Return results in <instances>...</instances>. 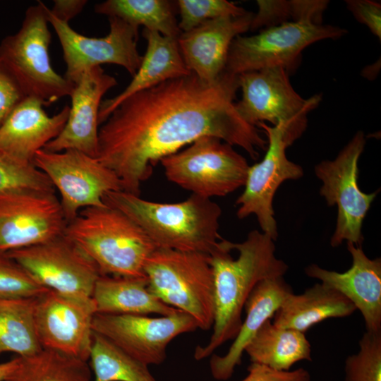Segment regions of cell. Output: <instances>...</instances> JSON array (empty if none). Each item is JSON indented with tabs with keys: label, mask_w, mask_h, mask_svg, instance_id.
I'll use <instances>...</instances> for the list:
<instances>
[{
	"label": "cell",
	"mask_w": 381,
	"mask_h": 381,
	"mask_svg": "<svg viewBox=\"0 0 381 381\" xmlns=\"http://www.w3.org/2000/svg\"><path fill=\"white\" fill-rule=\"evenodd\" d=\"M47 18L60 42L66 65L64 76L68 81L75 84L83 73L103 64L122 66L132 77L138 70L143 59L137 49L138 30L125 21L109 17L108 35L91 37L55 18L49 8Z\"/></svg>",
	"instance_id": "cell-13"
},
{
	"label": "cell",
	"mask_w": 381,
	"mask_h": 381,
	"mask_svg": "<svg viewBox=\"0 0 381 381\" xmlns=\"http://www.w3.org/2000/svg\"><path fill=\"white\" fill-rule=\"evenodd\" d=\"M16 188L55 192L49 179L34 163L20 161L0 152V192Z\"/></svg>",
	"instance_id": "cell-33"
},
{
	"label": "cell",
	"mask_w": 381,
	"mask_h": 381,
	"mask_svg": "<svg viewBox=\"0 0 381 381\" xmlns=\"http://www.w3.org/2000/svg\"><path fill=\"white\" fill-rule=\"evenodd\" d=\"M147 284L146 277L100 275L91 296L96 313L164 316L179 311L150 293Z\"/></svg>",
	"instance_id": "cell-25"
},
{
	"label": "cell",
	"mask_w": 381,
	"mask_h": 381,
	"mask_svg": "<svg viewBox=\"0 0 381 381\" xmlns=\"http://www.w3.org/2000/svg\"><path fill=\"white\" fill-rule=\"evenodd\" d=\"M248 375L242 381H311L310 373L304 368L277 370L266 365L251 363Z\"/></svg>",
	"instance_id": "cell-38"
},
{
	"label": "cell",
	"mask_w": 381,
	"mask_h": 381,
	"mask_svg": "<svg viewBox=\"0 0 381 381\" xmlns=\"http://www.w3.org/2000/svg\"><path fill=\"white\" fill-rule=\"evenodd\" d=\"M365 145L364 133L358 131L334 159L322 161L315 167L322 183L320 195L329 206L337 207V224L330 238L333 248L344 241L362 246L363 219L378 192L365 193L358 185V159Z\"/></svg>",
	"instance_id": "cell-9"
},
{
	"label": "cell",
	"mask_w": 381,
	"mask_h": 381,
	"mask_svg": "<svg viewBox=\"0 0 381 381\" xmlns=\"http://www.w3.org/2000/svg\"><path fill=\"white\" fill-rule=\"evenodd\" d=\"M143 36L147 41V49L140 66L128 85L116 96L102 100L98 121L103 123L114 109L130 96L152 87L164 81L188 75L181 54L177 38L143 29Z\"/></svg>",
	"instance_id": "cell-23"
},
{
	"label": "cell",
	"mask_w": 381,
	"mask_h": 381,
	"mask_svg": "<svg viewBox=\"0 0 381 381\" xmlns=\"http://www.w3.org/2000/svg\"><path fill=\"white\" fill-rule=\"evenodd\" d=\"M47 7L41 1L28 7L21 27L0 43V61L13 74L26 97L49 106L70 96L74 83L59 74L49 56L51 32Z\"/></svg>",
	"instance_id": "cell-6"
},
{
	"label": "cell",
	"mask_w": 381,
	"mask_h": 381,
	"mask_svg": "<svg viewBox=\"0 0 381 381\" xmlns=\"http://www.w3.org/2000/svg\"><path fill=\"white\" fill-rule=\"evenodd\" d=\"M274 253V241L258 230L251 231L241 243L224 239L219 242L210 255L214 280L213 332L205 346L195 348L196 360L211 356L236 337L243 322L245 303L260 281L283 277L287 272V264Z\"/></svg>",
	"instance_id": "cell-2"
},
{
	"label": "cell",
	"mask_w": 381,
	"mask_h": 381,
	"mask_svg": "<svg viewBox=\"0 0 381 381\" xmlns=\"http://www.w3.org/2000/svg\"><path fill=\"white\" fill-rule=\"evenodd\" d=\"M37 298H0V354L25 357L43 349L35 323Z\"/></svg>",
	"instance_id": "cell-28"
},
{
	"label": "cell",
	"mask_w": 381,
	"mask_h": 381,
	"mask_svg": "<svg viewBox=\"0 0 381 381\" xmlns=\"http://www.w3.org/2000/svg\"><path fill=\"white\" fill-rule=\"evenodd\" d=\"M89 360L94 373L92 381H157L148 365L95 332Z\"/></svg>",
	"instance_id": "cell-30"
},
{
	"label": "cell",
	"mask_w": 381,
	"mask_h": 381,
	"mask_svg": "<svg viewBox=\"0 0 381 381\" xmlns=\"http://www.w3.org/2000/svg\"><path fill=\"white\" fill-rule=\"evenodd\" d=\"M144 273L148 290L158 299L193 317L198 328L212 327L214 280L209 255L157 248Z\"/></svg>",
	"instance_id": "cell-5"
},
{
	"label": "cell",
	"mask_w": 381,
	"mask_h": 381,
	"mask_svg": "<svg viewBox=\"0 0 381 381\" xmlns=\"http://www.w3.org/2000/svg\"><path fill=\"white\" fill-rule=\"evenodd\" d=\"M18 363L16 357L9 361L0 363V381H5L9 375L13 371Z\"/></svg>",
	"instance_id": "cell-40"
},
{
	"label": "cell",
	"mask_w": 381,
	"mask_h": 381,
	"mask_svg": "<svg viewBox=\"0 0 381 381\" xmlns=\"http://www.w3.org/2000/svg\"><path fill=\"white\" fill-rule=\"evenodd\" d=\"M159 162L169 181L209 199L226 196L243 186L249 168L232 145L211 136L201 137Z\"/></svg>",
	"instance_id": "cell-7"
},
{
	"label": "cell",
	"mask_w": 381,
	"mask_h": 381,
	"mask_svg": "<svg viewBox=\"0 0 381 381\" xmlns=\"http://www.w3.org/2000/svg\"><path fill=\"white\" fill-rule=\"evenodd\" d=\"M250 30H255L302 18L301 0H258Z\"/></svg>",
	"instance_id": "cell-35"
},
{
	"label": "cell",
	"mask_w": 381,
	"mask_h": 381,
	"mask_svg": "<svg viewBox=\"0 0 381 381\" xmlns=\"http://www.w3.org/2000/svg\"><path fill=\"white\" fill-rule=\"evenodd\" d=\"M176 3L167 0H107L95 6V11L118 18L135 30L139 26L177 38L181 33L175 16Z\"/></svg>",
	"instance_id": "cell-27"
},
{
	"label": "cell",
	"mask_w": 381,
	"mask_h": 381,
	"mask_svg": "<svg viewBox=\"0 0 381 381\" xmlns=\"http://www.w3.org/2000/svg\"><path fill=\"white\" fill-rule=\"evenodd\" d=\"M347 30L309 20L284 23L251 36H237L228 54L225 72L238 75L267 68L280 67L289 73L299 64L302 52L326 39H337Z\"/></svg>",
	"instance_id": "cell-8"
},
{
	"label": "cell",
	"mask_w": 381,
	"mask_h": 381,
	"mask_svg": "<svg viewBox=\"0 0 381 381\" xmlns=\"http://www.w3.org/2000/svg\"><path fill=\"white\" fill-rule=\"evenodd\" d=\"M116 85V78L106 73L101 66L83 73L69 96L71 104L64 128L44 150L49 152L76 150L97 157L98 115L102 99Z\"/></svg>",
	"instance_id": "cell-18"
},
{
	"label": "cell",
	"mask_w": 381,
	"mask_h": 381,
	"mask_svg": "<svg viewBox=\"0 0 381 381\" xmlns=\"http://www.w3.org/2000/svg\"><path fill=\"white\" fill-rule=\"evenodd\" d=\"M5 253L42 286L61 293L91 296L101 275L95 262L64 234Z\"/></svg>",
	"instance_id": "cell-16"
},
{
	"label": "cell",
	"mask_w": 381,
	"mask_h": 381,
	"mask_svg": "<svg viewBox=\"0 0 381 381\" xmlns=\"http://www.w3.org/2000/svg\"><path fill=\"white\" fill-rule=\"evenodd\" d=\"M67 225L55 192L16 188L0 192V252L44 243Z\"/></svg>",
	"instance_id": "cell-14"
},
{
	"label": "cell",
	"mask_w": 381,
	"mask_h": 381,
	"mask_svg": "<svg viewBox=\"0 0 381 381\" xmlns=\"http://www.w3.org/2000/svg\"><path fill=\"white\" fill-rule=\"evenodd\" d=\"M25 97L13 74L0 61V126Z\"/></svg>",
	"instance_id": "cell-36"
},
{
	"label": "cell",
	"mask_w": 381,
	"mask_h": 381,
	"mask_svg": "<svg viewBox=\"0 0 381 381\" xmlns=\"http://www.w3.org/2000/svg\"><path fill=\"white\" fill-rule=\"evenodd\" d=\"M238 89V75L224 71L208 83L190 72L137 92L101 124L96 158L115 173L123 190L138 195L157 162L203 136L257 159L267 141L237 111Z\"/></svg>",
	"instance_id": "cell-1"
},
{
	"label": "cell",
	"mask_w": 381,
	"mask_h": 381,
	"mask_svg": "<svg viewBox=\"0 0 381 381\" xmlns=\"http://www.w3.org/2000/svg\"><path fill=\"white\" fill-rule=\"evenodd\" d=\"M39 99L25 97L0 126V152L20 161L32 162L36 152L56 138L69 113L64 106L49 116Z\"/></svg>",
	"instance_id": "cell-21"
},
{
	"label": "cell",
	"mask_w": 381,
	"mask_h": 381,
	"mask_svg": "<svg viewBox=\"0 0 381 381\" xmlns=\"http://www.w3.org/2000/svg\"><path fill=\"white\" fill-rule=\"evenodd\" d=\"M291 293V286L283 277L264 279L255 286L244 305L245 320L228 351L211 357L210 366L214 379L226 380L231 377L250 341Z\"/></svg>",
	"instance_id": "cell-22"
},
{
	"label": "cell",
	"mask_w": 381,
	"mask_h": 381,
	"mask_svg": "<svg viewBox=\"0 0 381 381\" xmlns=\"http://www.w3.org/2000/svg\"><path fill=\"white\" fill-rule=\"evenodd\" d=\"M64 234L95 262L101 275L145 277V264L157 248L134 221L107 205L80 210Z\"/></svg>",
	"instance_id": "cell-4"
},
{
	"label": "cell",
	"mask_w": 381,
	"mask_h": 381,
	"mask_svg": "<svg viewBox=\"0 0 381 381\" xmlns=\"http://www.w3.org/2000/svg\"><path fill=\"white\" fill-rule=\"evenodd\" d=\"M92 328L93 332L149 365L163 363L168 344L177 336L193 332L198 326L193 317L179 310L158 318L96 313Z\"/></svg>",
	"instance_id": "cell-15"
},
{
	"label": "cell",
	"mask_w": 381,
	"mask_h": 381,
	"mask_svg": "<svg viewBox=\"0 0 381 381\" xmlns=\"http://www.w3.org/2000/svg\"><path fill=\"white\" fill-rule=\"evenodd\" d=\"M18 358L17 366L5 381H92L87 361L55 350L43 348Z\"/></svg>",
	"instance_id": "cell-29"
},
{
	"label": "cell",
	"mask_w": 381,
	"mask_h": 381,
	"mask_svg": "<svg viewBox=\"0 0 381 381\" xmlns=\"http://www.w3.org/2000/svg\"><path fill=\"white\" fill-rule=\"evenodd\" d=\"M33 163L58 190L67 223L83 209L105 206L107 193L123 190L113 171L96 157L76 150L49 152L42 149L36 152Z\"/></svg>",
	"instance_id": "cell-11"
},
{
	"label": "cell",
	"mask_w": 381,
	"mask_h": 381,
	"mask_svg": "<svg viewBox=\"0 0 381 381\" xmlns=\"http://www.w3.org/2000/svg\"><path fill=\"white\" fill-rule=\"evenodd\" d=\"M49 290L6 253L0 252V298L39 297Z\"/></svg>",
	"instance_id": "cell-34"
},
{
	"label": "cell",
	"mask_w": 381,
	"mask_h": 381,
	"mask_svg": "<svg viewBox=\"0 0 381 381\" xmlns=\"http://www.w3.org/2000/svg\"><path fill=\"white\" fill-rule=\"evenodd\" d=\"M252 363L277 370H289L301 361H312L311 345L305 333L275 326L267 320L245 349Z\"/></svg>",
	"instance_id": "cell-26"
},
{
	"label": "cell",
	"mask_w": 381,
	"mask_h": 381,
	"mask_svg": "<svg viewBox=\"0 0 381 381\" xmlns=\"http://www.w3.org/2000/svg\"><path fill=\"white\" fill-rule=\"evenodd\" d=\"M241 98L237 111L249 124L257 127L268 121L283 123L301 135L307 126L308 114L320 102V95L303 98L290 83L289 73L280 67L267 68L238 75Z\"/></svg>",
	"instance_id": "cell-12"
},
{
	"label": "cell",
	"mask_w": 381,
	"mask_h": 381,
	"mask_svg": "<svg viewBox=\"0 0 381 381\" xmlns=\"http://www.w3.org/2000/svg\"><path fill=\"white\" fill-rule=\"evenodd\" d=\"M104 202L134 221L157 248L210 255L222 239V210L209 198L191 194L181 202H158L118 190L107 193Z\"/></svg>",
	"instance_id": "cell-3"
},
{
	"label": "cell",
	"mask_w": 381,
	"mask_h": 381,
	"mask_svg": "<svg viewBox=\"0 0 381 381\" xmlns=\"http://www.w3.org/2000/svg\"><path fill=\"white\" fill-rule=\"evenodd\" d=\"M344 362V381H381V332H365Z\"/></svg>",
	"instance_id": "cell-31"
},
{
	"label": "cell",
	"mask_w": 381,
	"mask_h": 381,
	"mask_svg": "<svg viewBox=\"0 0 381 381\" xmlns=\"http://www.w3.org/2000/svg\"><path fill=\"white\" fill-rule=\"evenodd\" d=\"M355 306L334 288L321 282L300 294H290L273 315L279 327L306 332L314 325L331 318L352 315Z\"/></svg>",
	"instance_id": "cell-24"
},
{
	"label": "cell",
	"mask_w": 381,
	"mask_h": 381,
	"mask_svg": "<svg viewBox=\"0 0 381 381\" xmlns=\"http://www.w3.org/2000/svg\"><path fill=\"white\" fill-rule=\"evenodd\" d=\"M253 14L210 20L181 32L177 42L187 68L204 82L217 80L225 71L233 40L250 30Z\"/></svg>",
	"instance_id": "cell-19"
},
{
	"label": "cell",
	"mask_w": 381,
	"mask_h": 381,
	"mask_svg": "<svg viewBox=\"0 0 381 381\" xmlns=\"http://www.w3.org/2000/svg\"><path fill=\"white\" fill-rule=\"evenodd\" d=\"M348 10L361 23L381 39V4L371 0H346Z\"/></svg>",
	"instance_id": "cell-37"
},
{
	"label": "cell",
	"mask_w": 381,
	"mask_h": 381,
	"mask_svg": "<svg viewBox=\"0 0 381 381\" xmlns=\"http://www.w3.org/2000/svg\"><path fill=\"white\" fill-rule=\"evenodd\" d=\"M258 127L267 136L266 152L260 162L249 166L244 190L236 201V215L238 219L255 215L261 231L275 241L278 231L272 205L274 194L284 181L299 179L303 175L302 167L286 155V148L301 135L283 123H260Z\"/></svg>",
	"instance_id": "cell-10"
},
{
	"label": "cell",
	"mask_w": 381,
	"mask_h": 381,
	"mask_svg": "<svg viewBox=\"0 0 381 381\" xmlns=\"http://www.w3.org/2000/svg\"><path fill=\"white\" fill-rule=\"evenodd\" d=\"M87 4L86 0H54L49 12L62 22L69 21L78 16Z\"/></svg>",
	"instance_id": "cell-39"
},
{
	"label": "cell",
	"mask_w": 381,
	"mask_h": 381,
	"mask_svg": "<svg viewBox=\"0 0 381 381\" xmlns=\"http://www.w3.org/2000/svg\"><path fill=\"white\" fill-rule=\"evenodd\" d=\"M351 267L344 272L308 265L304 271L311 278L334 288L346 297L363 317L366 332H381V259L369 258L362 246L347 242Z\"/></svg>",
	"instance_id": "cell-20"
},
{
	"label": "cell",
	"mask_w": 381,
	"mask_h": 381,
	"mask_svg": "<svg viewBox=\"0 0 381 381\" xmlns=\"http://www.w3.org/2000/svg\"><path fill=\"white\" fill-rule=\"evenodd\" d=\"M96 313L91 296L49 289L37 298L35 308V328L42 347L87 361Z\"/></svg>",
	"instance_id": "cell-17"
},
{
	"label": "cell",
	"mask_w": 381,
	"mask_h": 381,
	"mask_svg": "<svg viewBox=\"0 0 381 381\" xmlns=\"http://www.w3.org/2000/svg\"><path fill=\"white\" fill-rule=\"evenodd\" d=\"M176 5L180 14L179 27L181 32L210 20L239 16L247 12L243 8L226 0H178Z\"/></svg>",
	"instance_id": "cell-32"
}]
</instances>
